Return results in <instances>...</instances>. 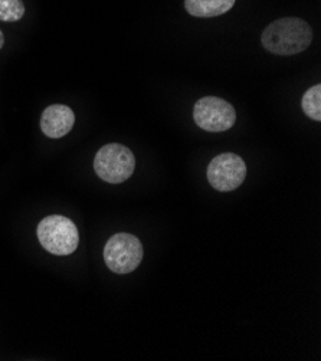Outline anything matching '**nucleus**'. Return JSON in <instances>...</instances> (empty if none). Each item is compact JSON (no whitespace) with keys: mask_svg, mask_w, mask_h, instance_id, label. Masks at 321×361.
Masks as SVG:
<instances>
[{"mask_svg":"<svg viewBox=\"0 0 321 361\" xmlns=\"http://www.w3.org/2000/svg\"><path fill=\"white\" fill-rule=\"evenodd\" d=\"M301 108L308 118L314 121H321V85L320 84L305 91L301 99Z\"/></svg>","mask_w":321,"mask_h":361,"instance_id":"nucleus-9","label":"nucleus"},{"mask_svg":"<svg viewBox=\"0 0 321 361\" xmlns=\"http://www.w3.org/2000/svg\"><path fill=\"white\" fill-rule=\"evenodd\" d=\"M75 124V114L68 105L54 104L47 106L41 117L42 133L48 138H61L73 130Z\"/></svg>","mask_w":321,"mask_h":361,"instance_id":"nucleus-7","label":"nucleus"},{"mask_svg":"<svg viewBox=\"0 0 321 361\" xmlns=\"http://www.w3.org/2000/svg\"><path fill=\"white\" fill-rule=\"evenodd\" d=\"M135 169L133 152L123 144L110 142L101 147L94 159V170L105 183L120 185L128 180Z\"/></svg>","mask_w":321,"mask_h":361,"instance_id":"nucleus-3","label":"nucleus"},{"mask_svg":"<svg viewBox=\"0 0 321 361\" xmlns=\"http://www.w3.org/2000/svg\"><path fill=\"white\" fill-rule=\"evenodd\" d=\"M25 15V5L22 0H0V20L18 22Z\"/></svg>","mask_w":321,"mask_h":361,"instance_id":"nucleus-10","label":"nucleus"},{"mask_svg":"<svg viewBox=\"0 0 321 361\" xmlns=\"http://www.w3.org/2000/svg\"><path fill=\"white\" fill-rule=\"evenodd\" d=\"M37 235L44 249L58 257L74 254L80 243V233L75 224L59 214L42 219L38 225Z\"/></svg>","mask_w":321,"mask_h":361,"instance_id":"nucleus-2","label":"nucleus"},{"mask_svg":"<svg viewBox=\"0 0 321 361\" xmlns=\"http://www.w3.org/2000/svg\"><path fill=\"white\" fill-rule=\"evenodd\" d=\"M235 0H185V8L195 18H215L228 13Z\"/></svg>","mask_w":321,"mask_h":361,"instance_id":"nucleus-8","label":"nucleus"},{"mask_svg":"<svg viewBox=\"0 0 321 361\" xmlns=\"http://www.w3.org/2000/svg\"><path fill=\"white\" fill-rule=\"evenodd\" d=\"M196 126L209 133H222L234 127L236 121L235 108L219 97H203L193 108Z\"/></svg>","mask_w":321,"mask_h":361,"instance_id":"nucleus-5","label":"nucleus"},{"mask_svg":"<svg viewBox=\"0 0 321 361\" xmlns=\"http://www.w3.org/2000/svg\"><path fill=\"white\" fill-rule=\"evenodd\" d=\"M261 42L274 55L290 56L301 54L313 42V29L300 18H282L264 29Z\"/></svg>","mask_w":321,"mask_h":361,"instance_id":"nucleus-1","label":"nucleus"},{"mask_svg":"<svg viewBox=\"0 0 321 361\" xmlns=\"http://www.w3.org/2000/svg\"><path fill=\"white\" fill-rule=\"evenodd\" d=\"M104 261L109 269L126 275L137 269L143 261V245L131 233H116L104 246Z\"/></svg>","mask_w":321,"mask_h":361,"instance_id":"nucleus-4","label":"nucleus"},{"mask_svg":"<svg viewBox=\"0 0 321 361\" xmlns=\"http://www.w3.org/2000/svg\"><path fill=\"white\" fill-rule=\"evenodd\" d=\"M246 177V164L235 153H222L207 166V182L218 192L236 190Z\"/></svg>","mask_w":321,"mask_h":361,"instance_id":"nucleus-6","label":"nucleus"},{"mask_svg":"<svg viewBox=\"0 0 321 361\" xmlns=\"http://www.w3.org/2000/svg\"><path fill=\"white\" fill-rule=\"evenodd\" d=\"M4 45H5V36H4L2 30H0V49L4 48Z\"/></svg>","mask_w":321,"mask_h":361,"instance_id":"nucleus-11","label":"nucleus"}]
</instances>
